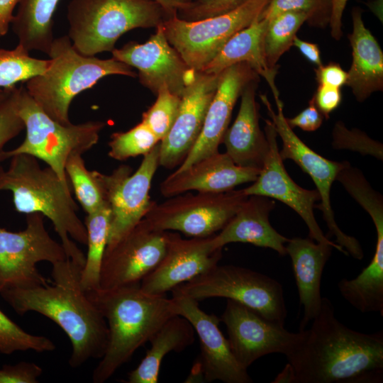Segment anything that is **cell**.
Listing matches in <instances>:
<instances>
[{
	"label": "cell",
	"mask_w": 383,
	"mask_h": 383,
	"mask_svg": "<svg viewBox=\"0 0 383 383\" xmlns=\"http://www.w3.org/2000/svg\"><path fill=\"white\" fill-rule=\"evenodd\" d=\"M286 11L302 12L307 16L306 23L311 27L326 28L329 26L331 0H270L259 19L269 21L279 13Z\"/></svg>",
	"instance_id": "8d00e7d4"
},
{
	"label": "cell",
	"mask_w": 383,
	"mask_h": 383,
	"mask_svg": "<svg viewBox=\"0 0 383 383\" xmlns=\"http://www.w3.org/2000/svg\"><path fill=\"white\" fill-rule=\"evenodd\" d=\"M20 0H0V37L9 31L14 15L13 10Z\"/></svg>",
	"instance_id": "c3c4849f"
},
{
	"label": "cell",
	"mask_w": 383,
	"mask_h": 383,
	"mask_svg": "<svg viewBox=\"0 0 383 383\" xmlns=\"http://www.w3.org/2000/svg\"><path fill=\"white\" fill-rule=\"evenodd\" d=\"M285 355L294 383H380L383 380V331L364 333L349 328L335 315L330 299L310 328Z\"/></svg>",
	"instance_id": "6da1fadb"
},
{
	"label": "cell",
	"mask_w": 383,
	"mask_h": 383,
	"mask_svg": "<svg viewBox=\"0 0 383 383\" xmlns=\"http://www.w3.org/2000/svg\"><path fill=\"white\" fill-rule=\"evenodd\" d=\"M60 0H20L11 23L19 45L48 55L53 36V16Z\"/></svg>",
	"instance_id": "f1b7e54d"
},
{
	"label": "cell",
	"mask_w": 383,
	"mask_h": 383,
	"mask_svg": "<svg viewBox=\"0 0 383 383\" xmlns=\"http://www.w3.org/2000/svg\"><path fill=\"white\" fill-rule=\"evenodd\" d=\"M265 121L264 131L269 143V150L257 179L250 186L243 189V192L247 196L272 198L285 204L304 220L309 228L310 238L317 243L329 244L348 255L345 249L323 234L313 213L316 202L320 200L318 191L301 187L288 174L279 155L274 126L272 121Z\"/></svg>",
	"instance_id": "e0dca14e"
},
{
	"label": "cell",
	"mask_w": 383,
	"mask_h": 383,
	"mask_svg": "<svg viewBox=\"0 0 383 383\" xmlns=\"http://www.w3.org/2000/svg\"><path fill=\"white\" fill-rule=\"evenodd\" d=\"M247 0H195L179 9L177 16L187 21H196L221 15L239 7Z\"/></svg>",
	"instance_id": "60d3db41"
},
{
	"label": "cell",
	"mask_w": 383,
	"mask_h": 383,
	"mask_svg": "<svg viewBox=\"0 0 383 383\" xmlns=\"http://www.w3.org/2000/svg\"><path fill=\"white\" fill-rule=\"evenodd\" d=\"M155 103L142 115L144 123L161 141L171 129L177 116L181 96L172 93L166 86L157 92Z\"/></svg>",
	"instance_id": "74e56055"
},
{
	"label": "cell",
	"mask_w": 383,
	"mask_h": 383,
	"mask_svg": "<svg viewBox=\"0 0 383 383\" xmlns=\"http://www.w3.org/2000/svg\"><path fill=\"white\" fill-rule=\"evenodd\" d=\"M172 291L197 301L213 297L233 300L282 325L287 315L282 284L266 274L240 266L216 265Z\"/></svg>",
	"instance_id": "ba28073f"
},
{
	"label": "cell",
	"mask_w": 383,
	"mask_h": 383,
	"mask_svg": "<svg viewBox=\"0 0 383 383\" xmlns=\"http://www.w3.org/2000/svg\"><path fill=\"white\" fill-rule=\"evenodd\" d=\"M170 16L155 0H71L68 36L85 56L112 52L118 38L135 28H157Z\"/></svg>",
	"instance_id": "8992f818"
},
{
	"label": "cell",
	"mask_w": 383,
	"mask_h": 383,
	"mask_svg": "<svg viewBox=\"0 0 383 383\" xmlns=\"http://www.w3.org/2000/svg\"><path fill=\"white\" fill-rule=\"evenodd\" d=\"M315 72L318 84L340 89L347 82V72L335 62L318 67Z\"/></svg>",
	"instance_id": "f6af8a7d"
},
{
	"label": "cell",
	"mask_w": 383,
	"mask_h": 383,
	"mask_svg": "<svg viewBox=\"0 0 383 383\" xmlns=\"http://www.w3.org/2000/svg\"><path fill=\"white\" fill-rule=\"evenodd\" d=\"M160 140L142 121L125 132L111 134L109 156L123 161L148 153Z\"/></svg>",
	"instance_id": "e575fe53"
},
{
	"label": "cell",
	"mask_w": 383,
	"mask_h": 383,
	"mask_svg": "<svg viewBox=\"0 0 383 383\" xmlns=\"http://www.w3.org/2000/svg\"><path fill=\"white\" fill-rule=\"evenodd\" d=\"M65 172L75 196L87 214L106 203L93 171L86 168L82 153L74 152L69 156L65 163Z\"/></svg>",
	"instance_id": "836d02e7"
},
{
	"label": "cell",
	"mask_w": 383,
	"mask_h": 383,
	"mask_svg": "<svg viewBox=\"0 0 383 383\" xmlns=\"http://www.w3.org/2000/svg\"><path fill=\"white\" fill-rule=\"evenodd\" d=\"M18 113L24 123L26 137L16 148L0 155V162L13 155L26 154L45 162L70 187L65 163L74 152L82 155L99 140L106 123L89 121L62 125L50 118L33 99L23 86L18 102Z\"/></svg>",
	"instance_id": "52a82bcc"
},
{
	"label": "cell",
	"mask_w": 383,
	"mask_h": 383,
	"mask_svg": "<svg viewBox=\"0 0 383 383\" xmlns=\"http://www.w3.org/2000/svg\"><path fill=\"white\" fill-rule=\"evenodd\" d=\"M248 196L243 189L223 193L178 194L159 204L153 201L144 218L160 231L206 238L220 231Z\"/></svg>",
	"instance_id": "30bf717a"
},
{
	"label": "cell",
	"mask_w": 383,
	"mask_h": 383,
	"mask_svg": "<svg viewBox=\"0 0 383 383\" xmlns=\"http://www.w3.org/2000/svg\"><path fill=\"white\" fill-rule=\"evenodd\" d=\"M362 14L359 7H354L351 12L353 30L348 38L353 59L345 84L360 102L383 89V52L366 28Z\"/></svg>",
	"instance_id": "484cf974"
},
{
	"label": "cell",
	"mask_w": 383,
	"mask_h": 383,
	"mask_svg": "<svg viewBox=\"0 0 383 383\" xmlns=\"http://www.w3.org/2000/svg\"><path fill=\"white\" fill-rule=\"evenodd\" d=\"M219 77L220 74L196 72L185 88L176 119L160 143V166L172 169L187 157L200 135Z\"/></svg>",
	"instance_id": "ffe728a7"
},
{
	"label": "cell",
	"mask_w": 383,
	"mask_h": 383,
	"mask_svg": "<svg viewBox=\"0 0 383 383\" xmlns=\"http://www.w3.org/2000/svg\"><path fill=\"white\" fill-rule=\"evenodd\" d=\"M82 268L67 258L52 265V282L0 293L18 315L37 312L65 333L72 345L68 362L72 368L91 359H101L109 340L107 323L81 285Z\"/></svg>",
	"instance_id": "7a4b0ae2"
},
{
	"label": "cell",
	"mask_w": 383,
	"mask_h": 383,
	"mask_svg": "<svg viewBox=\"0 0 383 383\" xmlns=\"http://www.w3.org/2000/svg\"><path fill=\"white\" fill-rule=\"evenodd\" d=\"M160 143L143 155L134 173L132 168L126 165H120L109 174L93 170L111 211L106 249L126 235L149 211L153 203L149 192L160 166Z\"/></svg>",
	"instance_id": "7c38bea8"
},
{
	"label": "cell",
	"mask_w": 383,
	"mask_h": 383,
	"mask_svg": "<svg viewBox=\"0 0 383 383\" xmlns=\"http://www.w3.org/2000/svg\"><path fill=\"white\" fill-rule=\"evenodd\" d=\"M20 91L21 87H12L0 103V155L5 145L24 129V123L18 113Z\"/></svg>",
	"instance_id": "ab89813d"
},
{
	"label": "cell",
	"mask_w": 383,
	"mask_h": 383,
	"mask_svg": "<svg viewBox=\"0 0 383 383\" xmlns=\"http://www.w3.org/2000/svg\"><path fill=\"white\" fill-rule=\"evenodd\" d=\"M46 71L27 82L24 87L35 102L53 120L72 123L69 109L74 98L109 75L136 77L133 67L114 58L99 59L77 52L68 35L54 38L48 53Z\"/></svg>",
	"instance_id": "5b68a950"
},
{
	"label": "cell",
	"mask_w": 383,
	"mask_h": 383,
	"mask_svg": "<svg viewBox=\"0 0 383 383\" xmlns=\"http://www.w3.org/2000/svg\"><path fill=\"white\" fill-rule=\"evenodd\" d=\"M270 1L247 0L231 11L196 21L182 20L176 13L162 25L187 65L201 72L231 37L259 18Z\"/></svg>",
	"instance_id": "9c48e42d"
},
{
	"label": "cell",
	"mask_w": 383,
	"mask_h": 383,
	"mask_svg": "<svg viewBox=\"0 0 383 383\" xmlns=\"http://www.w3.org/2000/svg\"><path fill=\"white\" fill-rule=\"evenodd\" d=\"M306 20L307 16L302 12L286 11L267 21L263 52L269 67L278 69L279 60L293 45L297 31Z\"/></svg>",
	"instance_id": "1f68e13d"
},
{
	"label": "cell",
	"mask_w": 383,
	"mask_h": 383,
	"mask_svg": "<svg viewBox=\"0 0 383 383\" xmlns=\"http://www.w3.org/2000/svg\"><path fill=\"white\" fill-rule=\"evenodd\" d=\"M260 76L247 63L233 65L220 73L218 84L207 109L200 135L182 163L184 170L197 161L218 152L228 128L235 104L244 87Z\"/></svg>",
	"instance_id": "44dd1931"
},
{
	"label": "cell",
	"mask_w": 383,
	"mask_h": 383,
	"mask_svg": "<svg viewBox=\"0 0 383 383\" xmlns=\"http://www.w3.org/2000/svg\"><path fill=\"white\" fill-rule=\"evenodd\" d=\"M332 12L329 23L331 35L336 40L343 36L342 18L348 0H331Z\"/></svg>",
	"instance_id": "bcb514c9"
},
{
	"label": "cell",
	"mask_w": 383,
	"mask_h": 383,
	"mask_svg": "<svg viewBox=\"0 0 383 383\" xmlns=\"http://www.w3.org/2000/svg\"><path fill=\"white\" fill-rule=\"evenodd\" d=\"M29 51L18 44L11 50L0 48V91L16 86L20 82L43 74L49 60L30 56Z\"/></svg>",
	"instance_id": "d6a6232c"
},
{
	"label": "cell",
	"mask_w": 383,
	"mask_h": 383,
	"mask_svg": "<svg viewBox=\"0 0 383 383\" xmlns=\"http://www.w3.org/2000/svg\"><path fill=\"white\" fill-rule=\"evenodd\" d=\"M67 258L61 243L46 230L41 213L26 214V227L21 231L0 227V293L47 283L37 264L45 261L52 265Z\"/></svg>",
	"instance_id": "8fae6325"
},
{
	"label": "cell",
	"mask_w": 383,
	"mask_h": 383,
	"mask_svg": "<svg viewBox=\"0 0 383 383\" xmlns=\"http://www.w3.org/2000/svg\"><path fill=\"white\" fill-rule=\"evenodd\" d=\"M285 247L292 260L300 305L304 307L299 329L303 330L321 310V277L334 248L329 244L315 243L310 238L297 237L289 239Z\"/></svg>",
	"instance_id": "d4e9b609"
},
{
	"label": "cell",
	"mask_w": 383,
	"mask_h": 383,
	"mask_svg": "<svg viewBox=\"0 0 383 383\" xmlns=\"http://www.w3.org/2000/svg\"><path fill=\"white\" fill-rule=\"evenodd\" d=\"M110 217L107 202L85 217L88 251L81 272V285L85 292L100 288V270L108 242Z\"/></svg>",
	"instance_id": "4dcf8cb0"
},
{
	"label": "cell",
	"mask_w": 383,
	"mask_h": 383,
	"mask_svg": "<svg viewBox=\"0 0 383 383\" xmlns=\"http://www.w3.org/2000/svg\"><path fill=\"white\" fill-rule=\"evenodd\" d=\"M313 98L323 117L328 118L330 113L340 104L342 94L340 89L318 84Z\"/></svg>",
	"instance_id": "ee69618b"
},
{
	"label": "cell",
	"mask_w": 383,
	"mask_h": 383,
	"mask_svg": "<svg viewBox=\"0 0 383 383\" xmlns=\"http://www.w3.org/2000/svg\"><path fill=\"white\" fill-rule=\"evenodd\" d=\"M167 240V231L155 228L143 218L116 244L105 250L100 288L140 284L164 257Z\"/></svg>",
	"instance_id": "5bb4252c"
},
{
	"label": "cell",
	"mask_w": 383,
	"mask_h": 383,
	"mask_svg": "<svg viewBox=\"0 0 383 383\" xmlns=\"http://www.w3.org/2000/svg\"><path fill=\"white\" fill-rule=\"evenodd\" d=\"M260 170L236 165L226 153L217 152L182 170H175L160 184L161 194L169 198L189 191L223 193L253 182Z\"/></svg>",
	"instance_id": "7402d4cb"
},
{
	"label": "cell",
	"mask_w": 383,
	"mask_h": 383,
	"mask_svg": "<svg viewBox=\"0 0 383 383\" xmlns=\"http://www.w3.org/2000/svg\"><path fill=\"white\" fill-rule=\"evenodd\" d=\"M267 25V21L256 18L250 26L231 37L201 72L220 74L233 65L247 63L267 82L275 102L280 101L275 84L278 69L269 67L264 56L263 36Z\"/></svg>",
	"instance_id": "4316f807"
},
{
	"label": "cell",
	"mask_w": 383,
	"mask_h": 383,
	"mask_svg": "<svg viewBox=\"0 0 383 383\" xmlns=\"http://www.w3.org/2000/svg\"><path fill=\"white\" fill-rule=\"evenodd\" d=\"M159 3L167 11L170 17L175 15L177 12V10L180 9L182 6L174 2L172 0H155Z\"/></svg>",
	"instance_id": "f907efd6"
},
{
	"label": "cell",
	"mask_w": 383,
	"mask_h": 383,
	"mask_svg": "<svg viewBox=\"0 0 383 383\" xmlns=\"http://www.w3.org/2000/svg\"><path fill=\"white\" fill-rule=\"evenodd\" d=\"M274 206V201L267 197L248 196L220 232L211 236L213 248L222 249L231 243H243L270 248L281 256L287 255L285 245L289 238L279 233L269 220Z\"/></svg>",
	"instance_id": "603a6c76"
},
{
	"label": "cell",
	"mask_w": 383,
	"mask_h": 383,
	"mask_svg": "<svg viewBox=\"0 0 383 383\" xmlns=\"http://www.w3.org/2000/svg\"><path fill=\"white\" fill-rule=\"evenodd\" d=\"M162 24L144 43L130 41L121 48H114L112 57L137 69L140 83L155 95L166 86L172 93L182 96L196 72L170 44Z\"/></svg>",
	"instance_id": "9a60e30c"
},
{
	"label": "cell",
	"mask_w": 383,
	"mask_h": 383,
	"mask_svg": "<svg viewBox=\"0 0 383 383\" xmlns=\"http://www.w3.org/2000/svg\"><path fill=\"white\" fill-rule=\"evenodd\" d=\"M175 313L185 318L197 333L201 353L195 363L201 370L204 382L251 383L247 369L235 358L226 339L221 331V320L204 311L199 301L172 291Z\"/></svg>",
	"instance_id": "ac0fdd59"
},
{
	"label": "cell",
	"mask_w": 383,
	"mask_h": 383,
	"mask_svg": "<svg viewBox=\"0 0 383 383\" xmlns=\"http://www.w3.org/2000/svg\"><path fill=\"white\" fill-rule=\"evenodd\" d=\"M259 80L251 81L242 91L238 115L227 128L222 143L236 165L261 170L269 143L259 125V106L255 99Z\"/></svg>",
	"instance_id": "cb8c5ba5"
},
{
	"label": "cell",
	"mask_w": 383,
	"mask_h": 383,
	"mask_svg": "<svg viewBox=\"0 0 383 383\" xmlns=\"http://www.w3.org/2000/svg\"><path fill=\"white\" fill-rule=\"evenodd\" d=\"M42 373V367L34 362L4 365L0 368V383H37Z\"/></svg>",
	"instance_id": "b9f144b4"
},
{
	"label": "cell",
	"mask_w": 383,
	"mask_h": 383,
	"mask_svg": "<svg viewBox=\"0 0 383 383\" xmlns=\"http://www.w3.org/2000/svg\"><path fill=\"white\" fill-rule=\"evenodd\" d=\"M294 374L289 363H287L282 371L279 373L273 383H294Z\"/></svg>",
	"instance_id": "681fc988"
},
{
	"label": "cell",
	"mask_w": 383,
	"mask_h": 383,
	"mask_svg": "<svg viewBox=\"0 0 383 383\" xmlns=\"http://www.w3.org/2000/svg\"><path fill=\"white\" fill-rule=\"evenodd\" d=\"M10 159L7 170L0 166V192L12 193L17 212L39 213L50 220L67 257L84 267L86 256L72 240L87 245V233L70 187L50 167L42 168L31 155L18 154Z\"/></svg>",
	"instance_id": "277c9868"
},
{
	"label": "cell",
	"mask_w": 383,
	"mask_h": 383,
	"mask_svg": "<svg viewBox=\"0 0 383 383\" xmlns=\"http://www.w3.org/2000/svg\"><path fill=\"white\" fill-rule=\"evenodd\" d=\"M383 238L376 241L370 264L354 279H341V296L362 313H379L383 316Z\"/></svg>",
	"instance_id": "f546056e"
},
{
	"label": "cell",
	"mask_w": 383,
	"mask_h": 383,
	"mask_svg": "<svg viewBox=\"0 0 383 383\" xmlns=\"http://www.w3.org/2000/svg\"><path fill=\"white\" fill-rule=\"evenodd\" d=\"M293 45L297 48L307 60L317 67L323 65L320 49L317 44L303 40L296 35L293 40Z\"/></svg>",
	"instance_id": "7dc6e473"
},
{
	"label": "cell",
	"mask_w": 383,
	"mask_h": 383,
	"mask_svg": "<svg viewBox=\"0 0 383 383\" xmlns=\"http://www.w3.org/2000/svg\"><path fill=\"white\" fill-rule=\"evenodd\" d=\"M227 328L230 348L238 363L247 369L271 353L287 355L298 342L300 332L270 321L245 306L227 299L220 318Z\"/></svg>",
	"instance_id": "2e32d148"
},
{
	"label": "cell",
	"mask_w": 383,
	"mask_h": 383,
	"mask_svg": "<svg viewBox=\"0 0 383 383\" xmlns=\"http://www.w3.org/2000/svg\"><path fill=\"white\" fill-rule=\"evenodd\" d=\"M86 293L109 328L106 352L92 373L94 383L107 381L169 318L177 315L171 298L148 294L140 284L99 288Z\"/></svg>",
	"instance_id": "3957f363"
},
{
	"label": "cell",
	"mask_w": 383,
	"mask_h": 383,
	"mask_svg": "<svg viewBox=\"0 0 383 383\" xmlns=\"http://www.w3.org/2000/svg\"><path fill=\"white\" fill-rule=\"evenodd\" d=\"M172 1H173L174 2H175L177 4H180V5H182L183 6L184 4H186L187 3H189V2H192V1H194L195 0H172Z\"/></svg>",
	"instance_id": "f5cc1de1"
},
{
	"label": "cell",
	"mask_w": 383,
	"mask_h": 383,
	"mask_svg": "<svg viewBox=\"0 0 383 383\" xmlns=\"http://www.w3.org/2000/svg\"><path fill=\"white\" fill-rule=\"evenodd\" d=\"M267 108L271 121L274 126L277 135L282 142L279 155L283 160L290 159L294 161L302 170L313 181L320 195L321 204L315 207L323 213L326 222L329 236L335 237V243L346 250L348 255L356 260L364 257L363 250L359 241L354 237L343 232L338 226L331 202V189L336 177L343 168L345 162L328 160L311 149L293 131L289 126L283 112L282 101L275 102L277 111L275 112L266 95H260Z\"/></svg>",
	"instance_id": "4fadbf2b"
},
{
	"label": "cell",
	"mask_w": 383,
	"mask_h": 383,
	"mask_svg": "<svg viewBox=\"0 0 383 383\" xmlns=\"http://www.w3.org/2000/svg\"><path fill=\"white\" fill-rule=\"evenodd\" d=\"M211 236L184 239L177 233L167 231L165 254L140 282L141 290L150 295H165L218 265L222 249L213 248Z\"/></svg>",
	"instance_id": "d6986e66"
},
{
	"label": "cell",
	"mask_w": 383,
	"mask_h": 383,
	"mask_svg": "<svg viewBox=\"0 0 383 383\" xmlns=\"http://www.w3.org/2000/svg\"><path fill=\"white\" fill-rule=\"evenodd\" d=\"M194 329L179 315L169 318L150 340V348L128 374V383H157L161 363L171 352H181L194 341Z\"/></svg>",
	"instance_id": "83f0119b"
},
{
	"label": "cell",
	"mask_w": 383,
	"mask_h": 383,
	"mask_svg": "<svg viewBox=\"0 0 383 383\" xmlns=\"http://www.w3.org/2000/svg\"><path fill=\"white\" fill-rule=\"evenodd\" d=\"M332 136V145L335 149H347L363 155H370L381 160L383 159L382 143L372 140L360 130H349L341 121L335 124Z\"/></svg>",
	"instance_id": "f35d334b"
},
{
	"label": "cell",
	"mask_w": 383,
	"mask_h": 383,
	"mask_svg": "<svg viewBox=\"0 0 383 383\" xmlns=\"http://www.w3.org/2000/svg\"><path fill=\"white\" fill-rule=\"evenodd\" d=\"M323 120V116L316 107L313 97L306 109L294 117L287 118L292 129L297 127L305 131H316L321 126Z\"/></svg>",
	"instance_id": "7bdbcfd3"
},
{
	"label": "cell",
	"mask_w": 383,
	"mask_h": 383,
	"mask_svg": "<svg viewBox=\"0 0 383 383\" xmlns=\"http://www.w3.org/2000/svg\"><path fill=\"white\" fill-rule=\"evenodd\" d=\"M55 348L50 338L27 333L0 309V353L10 355L27 350L45 353Z\"/></svg>",
	"instance_id": "d590c367"
},
{
	"label": "cell",
	"mask_w": 383,
	"mask_h": 383,
	"mask_svg": "<svg viewBox=\"0 0 383 383\" xmlns=\"http://www.w3.org/2000/svg\"><path fill=\"white\" fill-rule=\"evenodd\" d=\"M11 88L4 89V90H2V91H0V103L6 98V96L9 95Z\"/></svg>",
	"instance_id": "816d5d0a"
}]
</instances>
